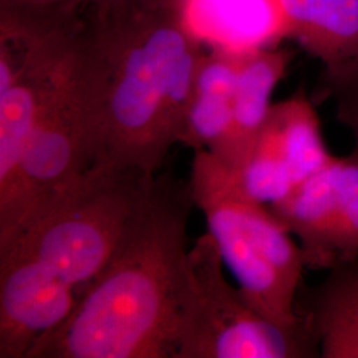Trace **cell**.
Listing matches in <instances>:
<instances>
[{
  "label": "cell",
  "mask_w": 358,
  "mask_h": 358,
  "mask_svg": "<svg viewBox=\"0 0 358 358\" xmlns=\"http://www.w3.org/2000/svg\"><path fill=\"white\" fill-rule=\"evenodd\" d=\"M192 206L190 180L158 173L106 266L27 358H176Z\"/></svg>",
  "instance_id": "obj_1"
},
{
  "label": "cell",
  "mask_w": 358,
  "mask_h": 358,
  "mask_svg": "<svg viewBox=\"0 0 358 358\" xmlns=\"http://www.w3.org/2000/svg\"><path fill=\"white\" fill-rule=\"evenodd\" d=\"M103 117V164L157 176L182 142L203 43L182 0H130L87 11Z\"/></svg>",
  "instance_id": "obj_2"
},
{
  "label": "cell",
  "mask_w": 358,
  "mask_h": 358,
  "mask_svg": "<svg viewBox=\"0 0 358 358\" xmlns=\"http://www.w3.org/2000/svg\"><path fill=\"white\" fill-rule=\"evenodd\" d=\"M190 186L194 206L250 303L276 324H301L306 260L271 207L248 195L230 169L206 150L194 154Z\"/></svg>",
  "instance_id": "obj_3"
},
{
  "label": "cell",
  "mask_w": 358,
  "mask_h": 358,
  "mask_svg": "<svg viewBox=\"0 0 358 358\" xmlns=\"http://www.w3.org/2000/svg\"><path fill=\"white\" fill-rule=\"evenodd\" d=\"M155 176L108 164L55 195L0 252L32 256L78 287L106 266L152 189Z\"/></svg>",
  "instance_id": "obj_4"
},
{
  "label": "cell",
  "mask_w": 358,
  "mask_h": 358,
  "mask_svg": "<svg viewBox=\"0 0 358 358\" xmlns=\"http://www.w3.org/2000/svg\"><path fill=\"white\" fill-rule=\"evenodd\" d=\"M215 239L207 234L189 250L176 358L320 357L307 319L280 325L231 284Z\"/></svg>",
  "instance_id": "obj_5"
},
{
  "label": "cell",
  "mask_w": 358,
  "mask_h": 358,
  "mask_svg": "<svg viewBox=\"0 0 358 358\" xmlns=\"http://www.w3.org/2000/svg\"><path fill=\"white\" fill-rule=\"evenodd\" d=\"M87 28L75 64L43 108L29 138L23 165L26 219L22 227L55 195L103 164L101 85Z\"/></svg>",
  "instance_id": "obj_6"
},
{
  "label": "cell",
  "mask_w": 358,
  "mask_h": 358,
  "mask_svg": "<svg viewBox=\"0 0 358 358\" xmlns=\"http://www.w3.org/2000/svg\"><path fill=\"white\" fill-rule=\"evenodd\" d=\"M333 158L315 103L300 90L272 103L251 153L234 176L248 195L271 206Z\"/></svg>",
  "instance_id": "obj_7"
},
{
  "label": "cell",
  "mask_w": 358,
  "mask_h": 358,
  "mask_svg": "<svg viewBox=\"0 0 358 358\" xmlns=\"http://www.w3.org/2000/svg\"><path fill=\"white\" fill-rule=\"evenodd\" d=\"M75 285L17 250L0 252V358H27L76 307Z\"/></svg>",
  "instance_id": "obj_8"
},
{
  "label": "cell",
  "mask_w": 358,
  "mask_h": 358,
  "mask_svg": "<svg viewBox=\"0 0 358 358\" xmlns=\"http://www.w3.org/2000/svg\"><path fill=\"white\" fill-rule=\"evenodd\" d=\"M194 34L210 48L257 51L289 38L282 0H182Z\"/></svg>",
  "instance_id": "obj_9"
},
{
  "label": "cell",
  "mask_w": 358,
  "mask_h": 358,
  "mask_svg": "<svg viewBox=\"0 0 358 358\" xmlns=\"http://www.w3.org/2000/svg\"><path fill=\"white\" fill-rule=\"evenodd\" d=\"M289 48L269 47L244 53L232 106L230 131L217 159L238 173L251 153L272 108V94L294 60Z\"/></svg>",
  "instance_id": "obj_10"
},
{
  "label": "cell",
  "mask_w": 358,
  "mask_h": 358,
  "mask_svg": "<svg viewBox=\"0 0 358 358\" xmlns=\"http://www.w3.org/2000/svg\"><path fill=\"white\" fill-rule=\"evenodd\" d=\"M334 158L282 199L269 206L300 245L308 269L327 271L341 259Z\"/></svg>",
  "instance_id": "obj_11"
},
{
  "label": "cell",
  "mask_w": 358,
  "mask_h": 358,
  "mask_svg": "<svg viewBox=\"0 0 358 358\" xmlns=\"http://www.w3.org/2000/svg\"><path fill=\"white\" fill-rule=\"evenodd\" d=\"M244 53L210 48L205 51L194 81L182 136L194 152L219 157L230 131L236 81Z\"/></svg>",
  "instance_id": "obj_12"
},
{
  "label": "cell",
  "mask_w": 358,
  "mask_h": 358,
  "mask_svg": "<svg viewBox=\"0 0 358 358\" xmlns=\"http://www.w3.org/2000/svg\"><path fill=\"white\" fill-rule=\"evenodd\" d=\"M306 310L321 358H358V251L325 271Z\"/></svg>",
  "instance_id": "obj_13"
},
{
  "label": "cell",
  "mask_w": 358,
  "mask_h": 358,
  "mask_svg": "<svg viewBox=\"0 0 358 358\" xmlns=\"http://www.w3.org/2000/svg\"><path fill=\"white\" fill-rule=\"evenodd\" d=\"M289 38L324 69L358 60V0H282Z\"/></svg>",
  "instance_id": "obj_14"
},
{
  "label": "cell",
  "mask_w": 358,
  "mask_h": 358,
  "mask_svg": "<svg viewBox=\"0 0 358 358\" xmlns=\"http://www.w3.org/2000/svg\"><path fill=\"white\" fill-rule=\"evenodd\" d=\"M341 257L358 251V150L333 162Z\"/></svg>",
  "instance_id": "obj_15"
},
{
  "label": "cell",
  "mask_w": 358,
  "mask_h": 358,
  "mask_svg": "<svg viewBox=\"0 0 358 358\" xmlns=\"http://www.w3.org/2000/svg\"><path fill=\"white\" fill-rule=\"evenodd\" d=\"M321 93L334 103V117L353 137L358 150V60L324 69Z\"/></svg>",
  "instance_id": "obj_16"
},
{
  "label": "cell",
  "mask_w": 358,
  "mask_h": 358,
  "mask_svg": "<svg viewBox=\"0 0 358 358\" xmlns=\"http://www.w3.org/2000/svg\"><path fill=\"white\" fill-rule=\"evenodd\" d=\"M71 4H76L84 8H94V7H105V6H112V4H118V3H125L130 0H63Z\"/></svg>",
  "instance_id": "obj_17"
}]
</instances>
